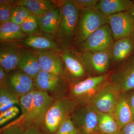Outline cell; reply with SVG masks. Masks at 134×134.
Returning a JSON list of instances; mask_svg holds the SVG:
<instances>
[{
    "label": "cell",
    "instance_id": "cell-26",
    "mask_svg": "<svg viewBox=\"0 0 134 134\" xmlns=\"http://www.w3.org/2000/svg\"><path fill=\"white\" fill-rule=\"evenodd\" d=\"M98 128L104 134H120L121 130L113 113H99Z\"/></svg>",
    "mask_w": 134,
    "mask_h": 134
},
{
    "label": "cell",
    "instance_id": "cell-24",
    "mask_svg": "<svg viewBox=\"0 0 134 134\" xmlns=\"http://www.w3.org/2000/svg\"><path fill=\"white\" fill-rule=\"evenodd\" d=\"M18 6L25 7L36 16L45 14L55 8L52 2L47 0H21L18 1Z\"/></svg>",
    "mask_w": 134,
    "mask_h": 134
},
{
    "label": "cell",
    "instance_id": "cell-3",
    "mask_svg": "<svg viewBox=\"0 0 134 134\" xmlns=\"http://www.w3.org/2000/svg\"><path fill=\"white\" fill-rule=\"evenodd\" d=\"M76 107V103L67 96L55 100L40 128L46 134H55L65 119L72 116Z\"/></svg>",
    "mask_w": 134,
    "mask_h": 134
},
{
    "label": "cell",
    "instance_id": "cell-14",
    "mask_svg": "<svg viewBox=\"0 0 134 134\" xmlns=\"http://www.w3.org/2000/svg\"><path fill=\"white\" fill-rule=\"evenodd\" d=\"M17 41H1L0 46V66L6 72L17 69L22 47Z\"/></svg>",
    "mask_w": 134,
    "mask_h": 134
},
{
    "label": "cell",
    "instance_id": "cell-1",
    "mask_svg": "<svg viewBox=\"0 0 134 134\" xmlns=\"http://www.w3.org/2000/svg\"><path fill=\"white\" fill-rule=\"evenodd\" d=\"M111 71L105 74L89 76L85 79L70 82L67 97L77 106L89 104L109 82Z\"/></svg>",
    "mask_w": 134,
    "mask_h": 134
},
{
    "label": "cell",
    "instance_id": "cell-33",
    "mask_svg": "<svg viewBox=\"0 0 134 134\" xmlns=\"http://www.w3.org/2000/svg\"><path fill=\"white\" fill-rule=\"evenodd\" d=\"M13 9V8L9 5H0L1 24L11 21Z\"/></svg>",
    "mask_w": 134,
    "mask_h": 134
},
{
    "label": "cell",
    "instance_id": "cell-37",
    "mask_svg": "<svg viewBox=\"0 0 134 134\" xmlns=\"http://www.w3.org/2000/svg\"><path fill=\"white\" fill-rule=\"evenodd\" d=\"M8 72L0 66V88H5Z\"/></svg>",
    "mask_w": 134,
    "mask_h": 134
},
{
    "label": "cell",
    "instance_id": "cell-18",
    "mask_svg": "<svg viewBox=\"0 0 134 134\" xmlns=\"http://www.w3.org/2000/svg\"><path fill=\"white\" fill-rule=\"evenodd\" d=\"M34 79L41 71L36 51L22 47L17 69Z\"/></svg>",
    "mask_w": 134,
    "mask_h": 134
},
{
    "label": "cell",
    "instance_id": "cell-15",
    "mask_svg": "<svg viewBox=\"0 0 134 134\" xmlns=\"http://www.w3.org/2000/svg\"><path fill=\"white\" fill-rule=\"evenodd\" d=\"M55 99L45 92L36 90L34 96L32 124L40 127L46 114Z\"/></svg>",
    "mask_w": 134,
    "mask_h": 134
},
{
    "label": "cell",
    "instance_id": "cell-38",
    "mask_svg": "<svg viewBox=\"0 0 134 134\" xmlns=\"http://www.w3.org/2000/svg\"><path fill=\"white\" fill-rule=\"evenodd\" d=\"M126 93L129 103L134 116V90Z\"/></svg>",
    "mask_w": 134,
    "mask_h": 134
},
{
    "label": "cell",
    "instance_id": "cell-21",
    "mask_svg": "<svg viewBox=\"0 0 134 134\" xmlns=\"http://www.w3.org/2000/svg\"><path fill=\"white\" fill-rule=\"evenodd\" d=\"M133 2L131 0H99L96 8L108 18L119 12L128 11Z\"/></svg>",
    "mask_w": 134,
    "mask_h": 134
},
{
    "label": "cell",
    "instance_id": "cell-6",
    "mask_svg": "<svg viewBox=\"0 0 134 134\" xmlns=\"http://www.w3.org/2000/svg\"><path fill=\"white\" fill-rule=\"evenodd\" d=\"M111 49L98 52L84 51L78 54L88 77L102 75L110 71Z\"/></svg>",
    "mask_w": 134,
    "mask_h": 134
},
{
    "label": "cell",
    "instance_id": "cell-4",
    "mask_svg": "<svg viewBox=\"0 0 134 134\" xmlns=\"http://www.w3.org/2000/svg\"><path fill=\"white\" fill-rule=\"evenodd\" d=\"M107 24L108 18L96 8L80 10L74 39L75 46L78 47L91 34Z\"/></svg>",
    "mask_w": 134,
    "mask_h": 134
},
{
    "label": "cell",
    "instance_id": "cell-23",
    "mask_svg": "<svg viewBox=\"0 0 134 134\" xmlns=\"http://www.w3.org/2000/svg\"><path fill=\"white\" fill-rule=\"evenodd\" d=\"M36 90L22 96L19 98L20 108L22 110V115L13 123H19L25 128L33 125L32 124V110L34 96Z\"/></svg>",
    "mask_w": 134,
    "mask_h": 134
},
{
    "label": "cell",
    "instance_id": "cell-10",
    "mask_svg": "<svg viewBox=\"0 0 134 134\" xmlns=\"http://www.w3.org/2000/svg\"><path fill=\"white\" fill-rule=\"evenodd\" d=\"M121 92L110 81L89 103L96 111L113 113Z\"/></svg>",
    "mask_w": 134,
    "mask_h": 134
},
{
    "label": "cell",
    "instance_id": "cell-32",
    "mask_svg": "<svg viewBox=\"0 0 134 134\" xmlns=\"http://www.w3.org/2000/svg\"><path fill=\"white\" fill-rule=\"evenodd\" d=\"M25 129L20 123L11 122L1 129V134H24Z\"/></svg>",
    "mask_w": 134,
    "mask_h": 134
},
{
    "label": "cell",
    "instance_id": "cell-8",
    "mask_svg": "<svg viewBox=\"0 0 134 134\" xmlns=\"http://www.w3.org/2000/svg\"><path fill=\"white\" fill-rule=\"evenodd\" d=\"M109 81L121 92L134 90V52L112 70Z\"/></svg>",
    "mask_w": 134,
    "mask_h": 134
},
{
    "label": "cell",
    "instance_id": "cell-36",
    "mask_svg": "<svg viewBox=\"0 0 134 134\" xmlns=\"http://www.w3.org/2000/svg\"><path fill=\"white\" fill-rule=\"evenodd\" d=\"M24 134H46L41 129L34 125H32L25 128Z\"/></svg>",
    "mask_w": 134,
    "mask_h": 134
},
{
    "label": "cell",
    "instance_id": "cell-2",
    "mask_svg": "<svg viewBox=\"0 0 134 134\" xmlns=\"http://www.w3.org/2000/svg\"><path fill=\"white\" fill-rule=\"evenodd\" d=\"M60 8V21L57 32L64 48L70 49L74 46L80 10L73 0L64 1Z\"/></svg>",
    "mask_w": 134,
    "mask_h": 134
},
{
    "label": "cell",
    "instance_id": "cell-34",
    "mask_svg": "<svg viewBox=\"0 0 134 134\" xmlns=\"http://www.w3.org/2000/svg\"><path fill=\"white\" fill-rule=\"evenodd\" d=\"M79 10H83L96 8L99 0H74Z\"/></svg>",
    "mask_w": 134,
    "mask_h": 134
},
{
    "label": "cell",
    "instance_id": "cell-5",
    "mask_svg": "<svg viewBox=\"0 0 134 134\" xmlns=\"http://www.w3.org/2000/svg\"><path fill=\"white\" fill-rule=\"evenodd\" d=\"M33 80L36 90L47 92L55 100L67 96L70 82L66 77L41 70Z\"/></svg>",
    "mask_w": 134,
    "mask_h": 134
},
{
    "label": "cell",
    "instance_id": "cell-41",
    "mask_svg": "<svg viewBox=\"0 0 134 134\" xmlns=\"http://www.w3.org/2000/svg\"><path fill=\"white\" fill-rule=\"evenodd\" d=\"M93 134H104L102 133H100V132H97V133H95Z\"/></svg>",
    "mask_w": 134,
    "mask_h": 134
},
{
    "label": "cell",
    "instance_id": "cell-28",
    "mask_svg": "<svg viewBox=\"0 0 134 134\" xmlns=\"http://www.w3.org/2000/svg\"><path fill=\"white\" fill-rule=\"evenodd\" d=\"M20 26L23 32L28 36L40 34L37 18L33 15L28 17Z\"/></svg>",
    "mask_w": 134,
    "mask_h": 134
},
{
    "label": "cell",
    "instance_id": "cell-27",
    "mask_svg": "<svg viewBox=\"0 0 134 134\" xmlns=\"http://www.w3.org/2000/svg\"><path fill=\"white\" fill-rule=\"evenodd\" d=\"M15 105L20 107L19 98L5 88H0V113Z\"/></svg>",
    "mask_w": 134,
    "mask_h": 134
},
{
    "label": "cell",
    "instance_id": "cell-39",
    "mask_svg": "<svg viewBox=\"0 0 134 134\" xmlns=\"http://www.w3.org/2000/svg\"><path fill=\"white\" fill-rule=\"evenodd\" d=\"M18 1H9V0H1L0 5H9L14 8L18 6Z\"/></svg>",
    "mask_w": 134,
    "mask_h": 134
},
{
    "label": "cell",
    "instance_id": "cell-17",
    "mask_svg": "<svg viewBox=\"0 0 134 134\" xmlns=\"http://www.w3.org/2000/svg\"><path fill=\"white\" fill-rule=\"evenodd\" d=\"M22 46L36 51L56 50L62 52L59 44L48 35L40 34L28 36L24 40L17 41Z\"/></svg>",
    "mask_w": 134,
    "mask_h": 134
},
{
    "label": "cell",
    "instance_id": "cell-13",
    "mask_svg": "<svg viewBox=\"0 0 134 134\" xmlns=\"http://www.w3.org/2000/svg\"><path fill=\"white\" fill-rule=\"evenodd\" d=\"M36 52L38 55L41 70L67 78L61 52L56 50Z\"/></svg>",
    "mask_w": 134,
    "mask_h": 134
},
{
    "label": "cell",
    "instance_id": "cell-16",
    "mask_svg": "<svg viewBox=\"0 0 134 134\" xmlns=\"http://www.w3.org/2000/svg\"><path fill=\"white\" fill-rule=\"evenodd\" d=\"M61 53L65 66V74L70 82L82 80L88 77L78 57H76L68 49L62 51Z\"/></svg>",
    "mask_w": 134,
    "mask_h": 134
},
{
    "label": "cell",
    "instance_id": "cell-30",
    "mask_svg": "<svg viewBox=\"0 0 134 134\" xmlns=\"http://www.w3.org/2000/svg\"><path fill=\"white\" fill-rule=\"evenodd\" d=\"M19 107H20L18 106H14L0 113L1 126L4 125L8 121L16 117L20 113Z\"/></svg>",
    "mask_w": 134,
    "mask_h": 134
},
{
    "label": "cell",
    "instance_id": "cell-40",
    "mask_svg": "<svg viewBox=\"0 0 134 134\" xmlns=\"http://www.w3.org/2000/svg\"><path fill=\"white\" fill-rule=\"evenodd\" d=\"M133 6L132 8H131V9L129 10V12H130L131 14L134 17V1H133Z\"/></svg>",
    "mask_w": 134,
    "mask_h": 134
},
{
    "label": "cell",
    "instance_id": "cell-9",
    "mask_svg": "<svg viewBox=\"0 0 134 134\" xmlns=\"http://www.w3.org/2000/svg\"><path fill=\"white\" fill-rule=\"evenodd\" d=\"M114 40L108 24L104 25L91 34L78 47L79 52L84 51L101 52L110 50Z\"/></svg>",
    "mask_w": 134,
    "mask_h": 134
},
{
    "label": "cell",
    "instance_id": "cell-31",
    "mask_svg": "<svg viewBox=\"0 0 134 134\" xmlns=\"http://www.w3.org/2000/svg\"><path fill=\"white\" fill-rule=\"evenodd\" d=\"M55 134H77V130L71 119V116L68 117L62 122Z\"/></svg>",
    "mask_w": 134,
    "mask_h": 134
},
{
    "label": "cell",
    "instance_id": "cell-29",
    "mask_svg": "<svg viewBox=\"0 0 134 134\" xmlns=\"http://www.w3.org/2000/svg\"><path fill=\"white\" fill-rule=\"evenodd\" d=\"M31 15L25 7L17 6L13 9L11 21L20 25Z\"/></svg>",
    "mask_w": 134,
    "mask_h": 134
},
{
    "label": "cell",
    "instance_id": "cell-22",
    "mask_svg": "<svg viewBox=\"0 0 134 134\" xmlns=\"http://www.w3.org/2000/svg\"><path fill=\"white\" fill-rule=\"evenodd\" d=\"M120 129L134 120L133 114L128 100L126 92H121L114 111Z\"/></svg>",
    "mask_w": 134,
    "mask_h": 134
},
{
    "label": "cell",
    "instance_id": "cell-7",
    "mask_svg": "<svg viewBox=\"0 0 134 134\" xmlns=\"http://www.w3.org/2000/svg\"><path fill=\"white\" fill-rule=\"evenodd\" d=\"M99 113L89 104L77 106L71 119L77 134H93L99 132Z\"/></svg>",
    "mask_w": 134,
    "mask_h": 134
},
{
    "label": "cell",
    "instance_id": "cell-20",
    "mask_svg": "<svg viewBox=\"0 0 134 134\" xmlns=\"http://www.w3.org/2000/svg\"><path fill=\"white\" fill-rule=\"evenodd\" d=\"M40 31L46 34L57 32L61 18L60 8L54 9L45 14L36 16Z\"/></svg>",
    "mask_w": 134,
    "mask_h": 134
},
{
    "label": "cell",
    "instance_id": "cell-35",
    "mask_svg": "<svg viewBox=\"0 0 134 134\" xmlns=\"http://www.w3.org/2000/svg\"><path fill=\"white\" fill-rule=\"evenodd\" d=\"M120 134H134V120L122 127Z\"/></svg>",
    "mask_w": 134,
    "mask_h": 134
},
{
    "label": "cell",
    "instance_id": "cell-11",
    "mask_svg": "<svg viewBox=\"0 0 134 134\" xmlns=\"http://www.w3.org/2000/svg\"><path fill=\"white\" fill-rule=\"evenodd\" d=\"M108 18V24L114 41L125 38L134 39V17L129 10Z\"/></svg>",
    "mask_w": 134,
    "mask_h": 134
},
{
    "label": "cell",
    "instance_id": "cell-12",
    "mask_svg": "<svg viewBox=\"0 0 134 134\" xmlns=\"http://www.w3.org/2000/svg\"><path fill=\"white\" fill-rule=\"evenodd\" d=\"M4 88L19 98L36 90L33 79L18 69L8 72Z\"/></svg>",
    "mask_w": 134,
    "mask_h": 134
},
{
    "label": "cell",
    "instance_id": "cell-25",
    "mask_svg": "<svg viewBox=\"0 0 134 134\" xmlns=\"http://www.w3.org/2000/svg\"><path fill=\"white\" fill-rule=\"evenodd\" d=\"M28 37L22 31L20 25L11 21L0 25L1 41H21Z\"/></svg>",
    "mask_w": 134,
    "mask_h": 134
},
{
    "label": "cell",
    "instance_id": "cell-19",
    "mask_svg": "<svg viewBox=\"0 0 134 134\" xmlns=\"http://www.w3.org/2000/svg\"><path fill=\"white\" fill-rule=\"evenodd\" d=\"M134 52V39L125 38L114 41L110 52L111 65L118 64Z\"/></svg>",
    "mask_w": 134,
    "mask_h": 134
}]
</instances>
